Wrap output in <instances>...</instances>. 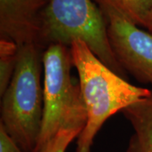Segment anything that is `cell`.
<instances>
[{"label": "cell", "instance_id": "obj_2", "mask_svg": "<svg viewBox=\"0 0 152 152\" xmlns=\"http://www.w3.org/2000/svg\"><path fill=\"white\" fill-rule=\"evenodd\" d=\"M44 50L36 44L20 47L15 71L1 96V121L24 152H35L42 129Z\"/></svg>", "mask_w": 152, "mask_h": 152}, {"label": "cell", "instance_id": "obj_12", "mask_svg": "<svg viewBox=\"0 0 152 152\" xmlns=\"http://www.w3.org/2000/svg\"><path fill=\"white\" fill-rule=\"evenodd\" d=\"M147 31L150 33L152 34V11L150 15V17H149V20H148V24H147Z\"/></svg>", "mask_w": 152, "mask_h": 152}, {"label": "cell", "instance_id": "obj_8", "mask_svg": "<svg viewBox=\"0 0 152 152\" xmlns=\"http://www.w3.org/2000/svg\"><path fill=\"white\" fill-rule=\"evenodd\" d=\"M97 6L108 5L138 26L146 29L152 0H93Z\"/></svg>", "mask_w": 152, "mask_h": 152}, {"label": "cell", "instance_id": "obj_11", "mask_svg": "<svg viewBox=\"0 0 152 152\" xmlns=\"http://www.w3.org/2000/svg\"><path fill=\"white\" fill-rule=\"evenodd\" d=\"M66 149L59 144H53L44 149L42 152H65Z\"/></svg>", "mask_w": 152, "mask_h": 152}, {"label": "cell", "instance_id": "obj_6", "mask_svg": "<svg viewBox=\"0 0 152 152\" xmlns=\"http://www.w3.org/2000/svg\"><path fill=\"white\" fill-rule=\"evenodd\" d=\"M51 0H0V38L20 47H42L44 16Z\"/></svg>", "mask_w": 152, "mask_h": 152}, {"label": "cell", "instance_id": "obj_3", "mask_svg": "<svg viewBox=\"0 0 152 152\" xmlns=\"http://www.w3.org/2000/svg\"><path fill=\"white\" fill-rule=\"evenodd\" d=\"M69 47L50 45L43 53V115L35 152H41L62 129L83 130L87 113L80 83L71 75Z\"/></svg>", "mask_w": 152, "mask_h": 152}, {"label": "cell", "instance_id": "obj_10", "mask_svg": "<svg viewBox=\"0 0 152 152\" xmlns=\"http://www.w3.org/2000/svg\"><path fill=\"white\" fill-rule=\"evenodd\" d=\"M0 152H24L0 124Z\"/></svg>", "mask_w": 152, "mask_h": 152}, {"label": "cell", "instance_id": "obj_9", "mask_svg": "<svg viewBox=\"0 0 152 152\" xmlns=\"http://www.w3.org/2000/svg\"><path fill=\"white\" fill-rule=\"evenodd\" d=\"M20 46L15 42L0 38V96H2L10 86L15 71Z\"/></svg>", "mask_w": 152, "mask_h": 152}, {"label": "cell", "instance_id": "obj_1", "mask_svg": "<svg viewBox=\"0 0 152 152\" xmlns=\"http://www.w3.org/2000/svg\"><path fill=\"white\" fill-rule=\"evenodd\" d=\"M69 48L87 113L86 124L77 138L75 152H91L106 121L149 96L152 91L135 86L116 74L81 40L74 41Z\"/></svg>", "mask_w": 152, "mask_h": 152}, {"label": "cell", "instance_id": "obj_7", "mask_svg": "<svg viewBox=\"0 0 152 152\" xmlns=\"http://www.w3.org/2000/svg\"><path fill=\"white\" fill-rule=\"evenodd\" d=\"M121 113L134 130L126 152H152V92Z\"/></svg>", "mask_w": 152, "mask_h": 152}, {"label": "cell", "instance_id": "obj_4", "mask_svg": "<svg viewBox=\"0 0 152 152\" xmlns=\"http://www.w3.org/2000/svg\"><path fill=\"white\" fill-rule=\"evenodd\" d=\"M81 40L104 64L128 80L110 46L107 24L101 9L93 0H51L45 13L42 47L53 44L69 47Z\"/></svg>", "mask_w": 152, "mask_h": 152}, {"label": "cell", "instance_id": "obj_5", "mask_svg": "<svg viewBox=\"0 0 152 152\" xmlns=\"http://www.w3.org/2000/svg\"><path fill=\"white\" fill-rule=\"evenodd\" d=\"M107 20L115 58L137 81L152 86V34L139 28L108 5L98 6Z\"/></svg>", "mask_w": 152, "mask_h": 152}]
</instances>
